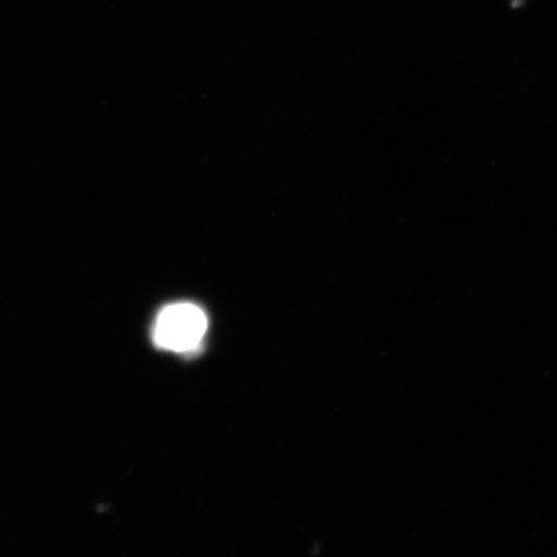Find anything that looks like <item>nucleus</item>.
I'll list each match as a JSON object with an SVG mask.
<instances>
[{
	"mask_svg": "<svg viewBox=\"0 0 557 557\" xmlns=\"http://www.w3.org/2000/svg\"><path fill=\"white\" fill-rule=\"evenodd\" d=\"M208 329L203 310L193 304H174L159 312L154 325V343L164 350H197Z\"/></svg>",
	"mask_w": 557,
	"mask_h": 557,
	"instance_id": "1",
	"label": "nucleus"
}]
</instances>
